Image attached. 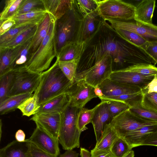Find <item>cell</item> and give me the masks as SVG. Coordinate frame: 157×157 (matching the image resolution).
Listing matches in <instances>:
<instances>
[{"label": "cell", "mask_w": 157, "mask_h": 157, "mask_svg": "<svg viewBox=\"0 0 157 157\" xmlns=\"http://www.w3.org/2000/svg\"><path fill=\"white\" fill-rule=\"evenodd\" d=\"M85 42L76 74L90 68L106 55L112 59L113 71L135 64H154L152 58L142 49L122 38L106 21Z\"/></svg>", "instance_id": "6da1fadb"}, {"label": "cell", "mask_w": 157, "mask_h": 157, "mask_svg": "<svg viewBox=\"0 0 157 157\" xmlns=\"http://www.w3.org/2000/svg\"><path fill=\"white\" fill-rule=\"evenodd\" d=\"M59 61L56 57L52 66L41 73L39 85L34 94L40 106L54 97L67 93L73 83L62 72Z\"/></svg>", "instance_id": "7a4b0ae2"}, {"label": "cell", "mask_w": 157, "mask_h": 157, "mask_svg": "<svg viewBox=\"0 0 157 157\" xmlns=\"http://www.w3.org/2000/svg\"><path fill=\"white\" fill-rule=\"evenodd\" d=\"M56 22V20L51 14L48 34L36 51L31 55L26 64V67L30 71L42 73L49 68L53 59L57 56L55 39Z\"/></svg>", "instance_id": "3957f363"}, {"label": "cell", "mask_w": 157, "mask_h": 157, "mask_svg": "<svg viewBox=\"0 0 157 157\" xmlns=\"http://www.w3.org/2000/svg\"><path fill=\"white\" fill-rule=\"evenodd\" d=\"M83 17L73 0L72 8L56 20L55 39L57 56L66 44L77 41L79 24Z\"/></svg>", "instance_id": "277c9868"}, {"label": "cell", "mask_w": 157, "mask_h": 157, "mask_svg": "<svg viewBox=\"0 0 157 157\" xmlns=\"http://www.w3.org/2000/svg\"><path fill=\"white\" fill-rule=\"evenodd\" d=\"M79 110L72 106L70 100L61 113V121L58 140L63 148L66 151L78 148L80 146V137L82 132L79 130L77 124Z\"/></svg>", "instance_id": "5b68a950"}, {"label": "cell", "mask_w": 157, "mask_h": 157, "mask_svg": "<svg viewBox=\"0 0 157 157\" xmlns=\"http://www.w3.org/2000/svg\"><path fill=\"white\" fill-rule=\"evenodd\" d=\"M97 11L105 21L134 20L136 6L121 0H97Z\"/></svg>", "instance_id": "8992f818"}, {"label": "cell", "mask_w": 157, "mask_h": 157, "mask_svg": "<svg viewBox=\"0 0 157 157\" xmlns=\"http://www.w3.org/2000/svg\"><path fill=\"white\" fill-rule=\"evenodd\" d=\"M15 71L14 78L9 90L8 97L23 94H33L40 82L41 73L29 70L26 67Z\"/></svg>", "instance_id": "52a82bcc"}, {"label": "cell", "mask_w": 157, "mask_h": 157, "mask_svg": "<svg viewBox=\"0 0 157 157\" xmlns=\"http://www.w3.org/2000/svg\"><path fill=\"white\" fill-rule=\"evenodd\" d=\"M112 72V59L106 55L90 68L77 74L74 81L83 80L95 87L109 78Z\"/></svg>", "instance_id": "ba28073f"}, {"label": "cell", "mask_w": 157, "mask_h": 157, "mask_svg": "<svg viewBox=\"0 0 157 157\" xmlns=\"http://www.w3.org/2000/svg\"><path fill=\"white\" fill-rule=\"evenodd\" d=\"M118 136L123 138L128 133L142 126L157 124L139 117L128 109L115 117L111 123Z\"/></svg>", "instance_id": "9c48e42d"}, {"label": "cell", "mask_w": 157, "mask_h": 157, "mask_svg": "<svg viewBox=\"0 0 157 157\" xmlns=\"http://www.w3.org/2000/svg\"><path fill=\"white\" fill-rule=\"evenodd\" d=\"M107 21L113 27H116L135 33L148 42L157 41V26L153 24L140 22L134 19L128 21L109 20Z\"/></svg>", "instance_id": "30bf717a"}, {"label": "cell", "mask_w": 157, "mask_h": 157, "mask_svg": "<svg viewBox=\"0 0 157 157\" xmlns=\"http://www.w3.org/2000/svg\"><path fill=\"white\" fill-rule=\"evenodd\" d=\"M94 88L83 80L74 81L67 92L73 106L80 109L92 99L98 97Z\"/></svg>", "instance_id": "8fae6325"}, {"label": "cell", "mask_w": 157, "mask_h": 157, "mask_svg": "<svg viewBox=\"0 0 157 157\" xmlns=\"http://www.w3.org/2000/svg\"><path fill=\"white\" fill-rule=\"evenodd\" d=\"M27 140L45 152L57 157L60 154L58 139L36 126L30 137Z\"/></svg>", "instance_id": "7c38bea8"}, {"label": "cell", "mask_w": 157, "mask_h": 157, "mask_svg": "<svg viewBox=\"0 0 157 157\" xmlns=\"http://www.w3.org/2000/svg\"><path fill=\"white\" fill-rule=\"evenodd\" d=\"M155 76H146L124 69L113 71L109 78L121 84L138 86L144 90Z\"/></svg>", "instance_id": "4fadbf2b"}, {"label": "cell", "mask_w": 157, "mask_h": 157, "mask_svg": "<svg viewBox=\"0 0 157 157\" xmlns=\"http://www.w3.org/2000/svg\"><path fill=\"white\" fill-rule=\"evenodd\" d=\"M104 21L97 10L83 16L79 24L76 40L86 42L95 33Z\"/></svg>", "instance_id": "5bb4252c"}, {"label": "cell", "mask_w": 157, "mask_h": 157, "mask_svg": "<svg viewBox=\"0 0 157 157\" xmlns=\"http://www.w3.org/2000/svg\"><path fill=\"white\" fill-rule=\"evenodd\" d=\"M36 126L58 139L61 121V113L36 114L31 118Z\"/></svg>", "instance_id": "9a60e30c"}, {"label": "cell", "mask_w": 157, "mask_h": 157, "mask_svg": "<svg viewBox=\"0 0 157 157\" xmlns=\"http://www.w3.org/2000/svg\"><path fill=\"white\" fill-rule=\"evenodd\" d=\"M99 86L103 95L99 98L102 99L116 97L129 94H135L142 91L140 87L119 84L111 80L109 78L105 80Z\"/></svg>", "instance_id": "2e32d148"}, {"label": "cell", "mask_w": 157, "mask_h": 157, "mask_svg": "<svg viewBox=\"0 0 157 157\" xmlns=\"http://www.w3.org/2000/svg\"><path fill=\"white\" fill-rule=\"evenodd\" d=\"M101 101L102 103L97 109L91 123L93 126L96 142L99 140L106 126L111 124L113 118L106 101Z\"/></svg>", "instance_id": "e0dca14e"}, {"label": "cell", "mask_w": 157, "mask_h": 157, "mask_svg": "<svg viewBox=\"0 0 157 157\" xmlns=\"http://www.w3.org/2000/svg\"><path fill=\"white\" fill-rule=\"evenodd\" d=\"M85 42L75 41L64 46L56 56L60 61L76 60L78 61L82 55L85 45Z\"/></svg>", "instance_id": "ac0fdd59"}, {"label": "cell", "mask_w": 157, "mask_h": 157, "mask_svg": "<svg viewBox=\"0 0 157 157\" xmlns=\"http://www.w3.org/2000/svg\"><path fill=\"white\" fill-rule=\"evenodd\" d=\"M33 38L16 47L10 66L11 70H16L26 67V64L31 55L30 49Z\"/></svg>", "instance_id": "d6986e66"}, {"label": "cell", "mask_w": 157, "mask_h": 157, "mask_svg": "<svg viewBox=\"0 0 157 157\" xmlns=\"http://www.w3.org/2000/svg\"><path fill=\"white\" fill-rule=\"evenodd\" d=\"M70 99L67 93L59 95L40 105L36 114L61 113L69 102Z\"/></svg>", "instance_id": "ffe728a7"}, {"label": "cell", "mask_w": 157, "mask_h": 157, "mask_svg": "<svg viewBox=\"0 0 157 157\" xmlns=\"http://www.w3.org/2000/svg\"><path fill=\"white\" fill-rule=\"evenodd\" d=\"M45 10L56 20L60 18L72 7L73 0H42Z\"/></svg>", "instance_id": "44dd1931"}, {"label": "cell", "mask_w": 157, "mask_h": 157, "mask_svg": "<svg viewBox=\"0 0 157 157\" xmlns=\"http://www.w3.org/2000/svg\"><path fill=\"white\" fill-rule=\"evenodd\" d=\"M155 5V0L141 1L135 6L136 11L134 20L144 23L152 24Z\"/></svg>", "instance_id": "7402d4cb"}, {"label": "cell", "mask_w": 157, "mask_h": 157, "mask_svg": "<svg viewBox=\"0 0 157 157\" xmlns=\"http://www.w3.org/2000/svg\"><path fill=\"white\" fill-rule=\"evenodd\" d=\"M47 13L45 9H37L16 15L12 18L16 22L13 27L38 24L43 19Z\"/></svg>", "instance_id": "603a6c76"}, {"label": "cell", "mask_w": 157, "mask_h": 157, "mask_svg": "<svg viewBox=\"0 0 157 157\" xmlns=\"http://www.w3.org/2000/svg\"><path fill=\"white\" fill-rule=\"evenodd\" d=\"M27 141L19 142L15 140L0 149V157H29Z\"/></svg>", "instance_id": "cb8c5ba5"}, {"label": "cell", "mask_w": 157, "mask_h": 157, "mask_svg": "<svg viewBox=\"0 0 157 157\" xmlns=\"http://www.w3.org/2000/svg\"><path fill=\"white\" fill-rule=\"evenodd\" d=\"M51 20V14L47 12L43 19L38 24L36 31L33 39L30 48L31 55L36 51L47 35Z\"/></svg>", "instance_id": "d4e9b609"}, {"label": "cell", "mask_w": 157, "mask_h": 157, "mask_svg": "<svg viewBox=\"0 0 157 157\" xmlns=\"http://www.w3.org/2000/svg\"><path fill=\"white\" fill-rule=\"evenodd\" d=\"M119 137L116 130L110 124L106 126L100 138L92 150H110L113 144Z\"/></svg>", "instance_id": "484cf974"}, {"label": "cell", "mask_w": 157, "mask_h": 157, "mask_svg": "<svg viewBox=\"0 0 157 157\" xmlns=\"http://www.w3.org/2000/svg\"><path fill=\"white\" fill-rule=\"evenodd\" d=\"M157 128V124L144 126L128 133L123 139L132 148L139 146L141 139L146 135L154 131Z\"/></svg>", "instance_id": "4316f807"}, {"label": "cell", "mask_w": 157, "mask_h": 157, "mask_svg": "<svg viewBox=\"0 0 157 157\" xmlns=\"http://www.w3.org/2000/svg\"><path fill=\"white\" fill-rule=\"evenodd\" d=\"M33 94H23L11 96L0 103V114H6L13 112L26 99L33 96Z\"/></svg>", "instance_id": "83f0119b"}, {"label": "cell", "mask_w": 157, "mask_h": 157, "mask_svg": "<svg viewBox=\"0 0 157 157\" xmlns=\"http://www.w3.org/2000/svg\"><path fill=\"white\" fill-rule=\"evenodd\" d=\"M113 28L124 40L133 45L141 49L142 47L148 42L143 37L132 31L116 27Z\"/></svg>", "instance_id": "f1b7e54d"}, {"label": "cell", "mask_w": 157, "mask_h": 157, "mask_svg": "<svg viewBox=\"0 0 157 157\" xmlns=\"http://www.w3.org/2000/svg\"><path fill=\"white\" fill-rule=\"evenodd\" d=\"M38 24L35 25L25 30L10 41L0 47V48H13L24 44L33 37L36 31Z\"/></svg>", "instance_id": "f546056e"}, {"label": "cell", "mask_w": 157, "mask_h": 157, "mask_svg": "<svg viewBox=\"0 0 157 157\" xmlns=\"http://www.w3.org/2000/svg\"><path fill=\"white\" fill-rule=\"evenodd\" d=\"M102 103L101 101L100 103L91 109L83 107L80 109L77 117L78 127L80 131L82 132L87 129L86 125L91 123L97 109Z\"/></svg>", "instance_id": "4dcf8cb0"}, {"label": "cell", "mask_w": 157, "mask_h": 157, "mask_svg": "<svg viewBox=\"0 0 157 157\" xmlns=\"http://www.w3.org/2000/svg\"><path fill=\"white\" fill-rule=\"evenodd\" d=\"M14 48H0V77L10 70Z\"/></svg>", "instance_id": "1f68e13d"}, {"label": "cell", "mask_w": 157, "mask_h": 157, "mask_svg": "<svg viewBox=\"0 0 157 157\" xmlns=\"http://www.w3.org/2000/svg\"><path fill=\"white\" fill-rule=\"evenodd\" d=\"M24 0H6L4 7L0 14V21L12 18L16 16Z\"/></svg>", "instance_id": "d6a6232c"}, {"label": "cell", "mask_w": 157, "mask_h": 157, "mask_svg": "<svg viewBox=\"0 0 157 157\" xmlns=\"http://www.w3.org/2000/svg\"><path fill=\"white\" fill-rule=\"evenodd\" d=\"M129 109L133 114L142 119L157 124V113L144 108L141 102Z\"/></svg>", "instance_id": "836d02e7"}, {"label": "cell", "mask_w": 157, "mask_h": 157, "mask_svg": "<svg viewBox=\"0 0 157 157\" xmlns=\"http://www.w3.org/2000/svg\"><path fill=\"white\" fill-rule=\"evenodd\" d=\"M15 72L14 71L11 70L0 77V103L8 98Z\"/></svg>", "instance_id": "e575fe53"}, {"label": "cell", "mask_w": 157, "mask_h": 157, "mask_svg": "<svg viewBox=\"0 0 157 157\" xmlns=\"http://www.w3.org/2000/svg\"><path fill=\"white\" fill-rule=\"evenodd\" d=\"M40 107L36 98L33 94L26 99L17 109L21 111L23 116L29 117L37 113Z\"/></svg>", "instance_id": "d590c367"}, {"label": "cell", "mask_w": 157, "mask_h": 157, "mask_svg": "<svg viewBox=\"0 0 157 157\" xmlns=\"http://www.w3.org/2000/svg\"><path fill=\"white\" fill-rule=\"evenodd\" d=\"M78 61L76 60L65 61H59V66L65 76L74 82L76 74Z\"/></svg>", "instance_id": "8d00e7d4"}, {"label": "cell", "mask_w": 157, "mask_h": 157, "mask_svg": "<svg viewBox=\"0 0 157 157\" xmlns=\"http://www.w3.org/2000/svg\"><path fill=\"white\" fill-rule=\"evenodd\" d=\"M124 69L145 76H157V67L152 64H136Z\"/></svg>", "instance_id": "74e56055"}, {"label": "cell", "mask_w": 157, "mask_h": 157, "mask_svg": "<svg viewBox=\"0 0 157 157\" xmlns=\"http://www.w3.org/2000/svg\"><path fill=\"white\" fill-rule=\"evenodd\" d=\"M142 90L139 92L129 94H126L120 96L104 98L102 100H115L124 102L132 107L141 102L142 97Z\"/></svg>", "instance_id": "f35d334b"}, {"label": "cell", "mask_w": 157, "mask_h": 157, "mask_svg": "<svg viewBox=\"0 0 157 157\" xmlns=\"http://www.w3.org/2000/svg\"><path fill=\"white\" fill-rule=\"evenodd\" d=\"M132 148L123 139L119 137L113 144L110 151L115 157H123Z\"/></svg>", "instance_id": "ab89813d"}, {"label": "cell", "mask_w": 157, "mask_h": 157, "mask_svg": "<svg viewBox=\"0 0 157 157\" xmlns=\"http://www.w3.org/2000/svg\"><path fill=\"white\" fill-rule=\"evenodd\" d=\"M35 25L36 24L13 27L7 32L0 36V47L10 41L22 32Z\"/></svg>", "instance_id": "60d3db41"}, {"label": "cell", "mask_w": 157, "mask_h": 157, "mask_svg": "<svg viewBox=\"0 0 157 157\" xmlns=\"http://www.w3.org/2000/svg\"><path fill=\"white\" fill-rule=\"evenodd\" d=\"M79 10L84 16L97 10V0H74Z\"/></svg>", "instance_id": "b9f144b4"}, {"label": "cell", "mask_w": 157, "mask_h": 157, "mask_svg": "<svg viewBox=\"0 0 157 157\" xmlns=\"http://www.w3.org/2000/svg\"><path fill=\"white\" fill-rule=\"evenodd\" d=\"M45 9L42 0H24L21 4L16 15L32 10Z\"/></svg>", "instance_id": "7bdbcfd3"}, {"label": "cell", "mask_w": 157, "mask_h": 157, "mask_svg": "<svg viewBox=\"0 0 157 157\" xmlns=\"http://www.w3.org/2000/svg\"><path fill=\"white\" fill-rule=\"evenodd\" d=\"M143 92L141 104L144 108L157 113V92Z\"/></svg>", "instance_id": "ee69618b"}, {"label": "cell", "mask_w": 157, "mask_h": 157, "mask_svg": "<svg viewBox=\"0 0 157 157\" xmlns=\"http://www.w3.org/2000/svg\"><path fill=\"white\" fill-rule=\"evenodd\" d=\"M105 101H107L109 111L113 118L130 108L128 105L123 101L115 100Z\"/></svg>", "instance_id": "f6af8a7d"}, {"label": "cell", "mask_w": 157, "mask_h": 157, "mask_svg": "<svg viewBox=\"0 0 157 157\" xmlns=\"http://www.w3.org/2000/svg\"><path fill=\"white\" fill-rule=\"evenodd\" d=\"M27 140V155L29 157H57L45 152L33 143Z\"/></svg>", "instance_id": "bcb514c9"}, {"label": "cell", "mask_w": 157, "mask_h": 157, "mask_svg": "<svg viewBox=\"0 0 157 157\" xmlns=\"http://www.w3.org/2000/svg\"><path fill=\"white\" fill-rule=\"evenodd\" d=\"M142 49L157 64V41L148 42Z\"/></svg>", "instance_id": "7dc6e473"}, {"label": "cell", "mask_w": 157, "mask_h": 157, "mask_svg": "<svg viewBox=\"0 0 157 157\" xmlns=\"http://www.w3.org/2000/svg\"><path fill=\"white\" fill-rule=\"evenodd\" d=\"M142 145L157 146V128L154 131L146 135L141 139L139 146Z\"/></svg>", "instance_id": "c3c4849f"}, {"label": "cell", "mask_w": 157, "mask_h": 157, "mask_svg": "<svg viewBox=\"0 0 157 157\" xmlns=\"http://www.w3.org/2000/svg\"><path fill=\"white\" fill-rule=\"evenodd\" d=\"M0 22V36L9 30L16 24L15 21L13 18L9 19Z\"/></svg>", "instance_id": "681fc988"}, {"label": "cell", "mask_w": 157, "mask_h": 157, "mask_svg": "<svg viewBox=\"0 0 157 157\" xmlns=\"http://www.w3.org/2000/svg\"><path fill=\"white\" fill-rule=\"evenodd\" d=\"M142 90L143 92L147 93L157 92V76H155L146 88Z\"/></svg>", "instance_id": "f907efd6"}, {"label": "cell", "mask_w": 157, "mask_h": 157, "mask_svg": "<svg viewBox=\"0 0 157 157\" xmlns=\"http://www.w3.org/2000/svg\"><path fill=\"white\" fill-rule=\"evenodd\" d=\"M91 157H115L110 150L91 151Z\"/></svg>", "instance_id": "816d5d0a"}, {"label": "cell", "mask_w": 157, "mask_h": 157, "mask_svg": "<svg viewBox=\"0 0 157 157\" xmlns=\"http://www.w3.org/2000/svg\"><path fill=\"white\" fill-rule=\"evenodd\" d=\"M15 136L16 140L19 142H24L26 140L25 134L21 129H19L16 132Z\"/></svg>", "instance_id": "f5cc1de1"}, {"label": "cell", "mask_w": 157, "mask_h": 157, "mask_svg": "<svg viewBox=\"0 0 157 157\" xmlns=\"http://www.w3.org/2000/svg\"><path fill=\"white\" fill-rule=\"evenodd\" d=\"M79 154L73 150H67L58 157H78Z\"/></svg>", "instance_id": "db71d44e"}, {"label": "cell", "mask_w": 157, "mask_h": 157, "mask_svg": "<svg viewBox=\"0 0 157 157\" xmlns=\"http://www.w3.org/2000/svg\"><path fill=\"white\" fill-rule=\"evenodd\" d=\"M80 155L81 157H91V152L87 149L82 147L80 148Z\"/></svg>", "instance_id": "11a10c76"}, {"label": "cell", "mask_w": 157, "mask_h": 157, "mask_svg": "<svg viewBox=\"0 0 157 157\" xmlns=\"http://www.w3.org/2000/svg\"><path fill=\"white\" fill-rule=\"evenodd\" d=\"M95 93L98 97L99 98L103 96V94L101 89L99 85H98L94 87Z\"/></svg>", "instance_id": "9f6ffc18"}, {"label": "cell", "mask_w": 157, "mask_h": 157, "mask_svg": "<svg viewBox=\"0 0 157 157\" xmlns=\"http://www.w3.org/2000/svg\"><path fill=\"white\" fill-rule=\"evenodd\" d=\"M134 151L132 150L131 151L125 155L123 157H134Z\"/></svg>", "instance_id": "6f0895ef"}, {"label": "cell", "mask_w": 157, "mask_h": 157, "mask_svg": "<svg viewBox=\"0 0 157 157\" xmlns=\"http://www.w3.org/2000/svg\"><path fill=\"white\" fill-rule=\"evenodd\" d=\"M2 123L1 122V120L0 121V140H1V136H2Z\"/></svg>", "instance_id": "680465c9"}]
</instances>
